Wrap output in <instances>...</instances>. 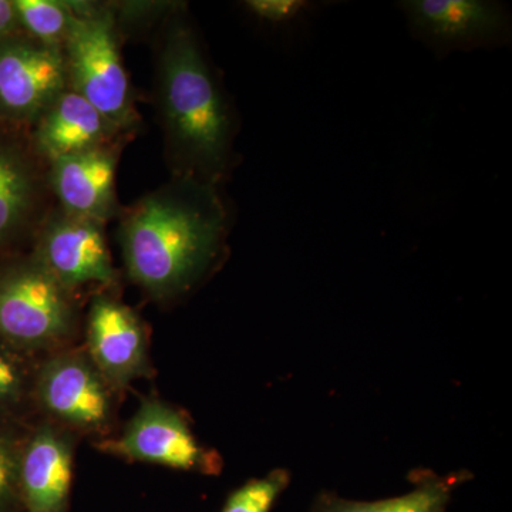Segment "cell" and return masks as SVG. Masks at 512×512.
I'll return each instance as SVG.
<instances>
[{
  "mask_svg": "<svg viewBox=\"0 0 512 512\" xmlns=\"http://www.w3.org/2000/svg\"><path fill=\"white\" fill-rule=\"evenodd\" d=\"M231 211L220 185L175 177L127 211L120 244L131 281L156 299L194 288L220 262Z\"/></svg>",
  "mask_w": 512,
  "mask_h": 512,
  "instance_id": "cell-1",
  "label": "cell"
},
{
  "mask_svg": "<svg viewBox=\"0 0 512 512\" xmlns=\"http://www.w3.org/2000/svg\"><path fill=\"white\" fill-rule=\"evenodd\" d=\"M158 99L175 177L221 187L235 163L237 117L200 37L183 16L165 32Z\"/></svg>",
  "mask_w": 512,
  "mask_h": 512,
  "instance_id": "cell-2",
  "label": "cell"
},
{
  "mask_svg": "<svg viewBox=\"0 0 512 512\" xmlns=\"http://www.w3.org/2000/svg\"><path fill=\"white\" fill-rule=\"evenodd\" d=\"M72 5L73 19L63 43L67 82L117 131L128 130L140 119L120 56L116 19L107 9Z\"/></svg>",
  "mask_w": 512,
  "mask_h": 512,
  "instance_id": "cell-3",
  "label": "cell"
},
{
  "mask_svg": "<svg viewBox=\"0 0 512 512\" xmlns=\"http://www.w3.org/2000/svg\"><path fill=\"white\" fill-rule=\"evenodd\" d=\"M73 328L70 291L33 256L0 269V345L19 353L50 348Z\"/></svg>",
  "mask_w": 512,
  "mask_h": 512,
  "instance_id": "cell-4",
  "label": "cell"
},
{
  "mask_svg": "<svg viewBox=\"0 0 512 512\" xmlns=\"http://www.w3.org/2000/svg\"><path fill=\"white\" fill-rule=\"evenodd\" d=\"M410 32L437 59L454 52L494 49L511 42L507 6L490 0H403Z\"/></svg>",
  "mask_w": 512,
  "mask_h": 512,
  "instance_id": "cell-5",
  "label": "cell"
},
{
  "mask_svg": "<svg viewBox=\"0 0 512 512\" xmlns=\"http://www.w3.org/2000/svg\"><path fill=\"white\" fill-rule=\"evenodd\" d=\"M101 453L140 463L218 474L220 457L198 443L183 414L160 400H146L138 407L117 439L97 444Z\"/></svg>",
  "mask_w": 512,
  "mask_h": 512,
  "instance_id": "cell-6",
  "label": "cell"
},
{
  "mask_svg": "<svg viewBox=\"0 0 512 512\" xmlns=\"http://www.w3.org/2000/svg\"><path fill=\"white\" fill-rule=\"evenodd\" d=\"M62 47L32 37L13 36L0 43V117L36 123L67 90Z\"/></svg>",
  "mask_w": 512,
  "mask_h": 512,
  "instance_id": "cell-7",
  "label": "cell"
},
{
  "mask_svg": "<svg viewBox=\"0 0 512 512\" xmlns=\"http://www.w3.org/2000/svg\"><path fill=\"white\" fill-rule=\"evenodd\" d=\"M110 384L83 353L47 360L35 377L40 406L53 419L84 431H100L113 417Z\"/></svg>",
  "mask_w": 512,
  "mask_h": 512,
  "instance_id": "cell-8",
  "label": "cell"
},
{
  "mask_svg": "<svg viewBox=\"0 0 512 512\" xmlns=\"http://www.w3.org/2000/svg\"><path fill=\"white\" fill-rule=\"evenodd\" d=\"M33 258L70 292L116 279L103 224L63 210L46 222Z\"/></svg>",
  "mask_w": 512,
  "mask_h": 512,
  "instance_id": "cell-9",
  "label": "cell"
},
{
  "mask_svg": "<svg viewBox=\"0 0 512 512\" xmlns=\"http://www.w3.org/2000/svg\"><path fill=\"white\" fill-rule=\"evenodd\" d=\"M87 350L111 387H126L150 375L146 332L140 319L110 296H97L90 305Z\"/></svg>",
  "mask_w": 512,
  "mask_h": 512,
  "instance_id": "cell-10",
  "label": "cell"
},
{
  "mask_svg": "<svg viewBox=\"0 0 512 512\" xmlns=\"http://www.w3.org/2000/svg\"><path fill=\"white\" fill-rule=\"evenodd\" d=\"M23 512H69L73 483L72 441L45 423L33 431L20 454Z\"/></svg>",
  "mask_w": 512,
  "mask_h": 512,
  "instance_id": "cell-11",
  "label": "cell"
},
{
  "mask_svg": "<svg viewBox=\"0 0 512 512\" xmlns=\"http://www.w3.org/2000/svg\"><path fill=\"white\" fill-rule=\"evenodd\" d=\"M50 163V181L64 212L100 224L116 215L119 204L114 188L117 168L114 148L103 144Z\"/></svg>",
  "mask_w": 512,
  "mask_h": 512,
  "instance_id": "cell-12",
  "label": "cell"
},
{
  "mask_svg": "<svg viewBox=\"0 0 512 512\" xmlns=\"http://www.w3.org/2000/svg\"><path fill=\"white\" fill-rule=\"evenodd\" d=\"M116 131L89 101L66 90L36 121L33 146L53 161L103 146Z\"/></svg>",
  "mask_w": 512,
  "mask_h": 512,
  "instance_id": "cell-13",
  "label": "cell"
},
{
  "mask_svg": "<svg viewBox=\"0 0 512 512\" xmlns=\"http://www.w3.org/2000/svg\"><path fill=\"white\" fill-rule=\"evenodd\" d=\"M39 188V175L25 151L0 140V247L28 224Z\"/></svg>",
  "mask_w": 512,
  "mask_h": 512,
  "instance_id": "cell-14",
  "label": "cell"
},
{
  "mask_svg": "<svg viewBox=\"0 0 512 512\" xmlns=\"http://www.w3.org/2000/svg\"><path fill=\"white\" fill-rule=\"evenodd\" d=\"M466 474L433 476L424 474L410 493L380 501H352L332 493L316 498L312 512H446L454 490Z\"/></svg>",
  "mask_w": 512,
  "mask_h": 512,
  "instance_id": "cell-15",
  "label": "cell"
},
{
  "mask_svg": "<svg viewBox=\"0 0 512 512\" xmlns=\"http://www.w3.org/2000/svg\"><path fill=\"white\" fill-rule=\"evenodd\" d=\"M20 28L36 42L62 47L73 19V5L57 0H15Z\"/></svg>",
  "mask_w": 512,
  "mask_h": 512,
  "instance_id": "cell-16",
  "label": "cell"
},
{
  "mask_svg": "<svg viewBox=\"0 0 512 512\" xmlns=\"http://www.w3.org/2000/svg\"><path fill=\"white\" fill-rule=\"evenodd\" d=\"M289 483L291 474L282 468L249 480L229 494L221 512H271Z\"/></svg>",
  "mask_w": 512,
  "mask_h": 512,
  "instance_id": "cell-17",
  "label": "cell"
},
{
  "mask_svg": "<svg viewBox=\"0 0 512 512\" xmlns=\"http://www.w3.org/2000/svg\"><path fill=\"white\" fill-rule=\"evenodd\" d=\"M22 447L9 431L0 427V512H23L19 480Z\"/></svg>",
  "mask_w": 512,
  "mask_h": 512,
  "instance_id": "cell-18",
  "label": "cell"
},
{
  "mask_svg": "<svg viewBox=\"0 0 512 512\" xmlns=\"http://www.w3.org/2000/svg\"><path fill=\"white\" fill-rule=\"evenodd\" d=\"M30 376L19 352L0 345V414L18 409L30 392Z\"/></svg>",
  "mask_w": 512,
  "mask_h": 512,
  "instance_id": "cell-19",
  "label": "cell"
},
{
  "mask_svg": "<svg viewBox=\"0 0 512 512\" xmlns=\"http://www.w3.org/2000/svg\"><path fill=\"white\" fill-rule=\"evenodd\" d=\"M244 5L256 19L275 26L291 25L312 8L306 0H247Z\"/></svg>",
  "mask_w": 512,
  "mask_h": 512,
  "instance_id": "cell-20",
  "label": "cell"
},
{
  "mask_svg": "<svg viewBox=\"0 0 512 512\" xmlns=\"http://www.w3.org/2000/svg\"><path fill=\"white\" fill-rule=\"evenodd\" d=\"M20 28L15 3L10 0H0V43L18 35Z\"/></svg>",
  "mask_w": 512,
  "mask_h": 512,
  "instance_id": "cell-21",
  "label": "cell"
}]
</instances>
